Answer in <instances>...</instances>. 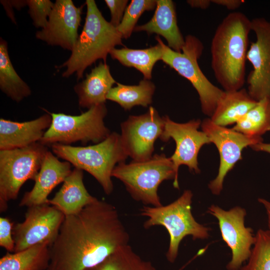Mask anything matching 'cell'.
I'll list each match as a JSON object with an SVG mask.
<instances>
[{"instance_id":"d6986e66","label":"cell","mask_w":270,"mask_h":270,"mask_svg":"<svg viewBox=\"0 0 270 270\" xmlns=\"http://www.w3.org/2000/svg\"><path fill=\"white\" fill-rule=\"evenodd\" d=\"M134 32H146L163 36L168 46L177 52H182L185 44L177 24L174 2L171 0H158L154 14L146 24L136 26Z\"/></svg>"},{"instance_id":"44dd1931","label":"cell","mask_w":270,"mask_h":270,"mask_svg":"<svg viewBox=\"0 0 270 270\" xmlns=\"http://www.w3.org/2000/svg\"><path fill=\"white\" fill-rule=\"evenodd\" d=\"M115 83L109 66L106 62H100L86 75L85 79L74 86L79 106L89 109L105 104L106 96Z\"/></svg>"},{"instance_id":"e575fe53","label":"cell","mask_w":270,"mask_h":270,"mask_svg":"<svg viewBox=\"0 0 270 270\" xmlns=\"http://www.w3.org/2000/svg\"><path fill=\"white\" fill-rule=\"evenodd\" d=\"M187 3L192 8L207 9L212 3L211 0H188Z\"/></svg>"},{"instance_id":"7402d4cb","label":"cell","mask_w":270,"mask_h":270,"mask_svg":"<svg viewBox=\"0 0 270 270\" xmlns=\"http://www.w3.org/2000/svg\"><path fill=\"white\" fill-rule=\"evenodd\" d=\"M257 102L245 88L224 91L210 119L215 124L222 126L236 124Z\"/></svg>"},{"instance_id":"30bf717a","label":"cell","mask_w":270,"mask_h":270,"mask_svg":"<svg viewBox=\"0 0 270 270\" xmlns=\"http://www.w3.org/2000/svg\"><path fill=\"white\" fill-rule=\"evenodd\" d=\"M64 214L49 204L28 207L24 220L14 225V252L40 244L50 246L56 240Z\"/></svg>"},{"instance_id":"4fadbf2b","label":"cell","mask_w":270,"mask_h":270,"mask_svg":"<svg viewBox=\"0 0 270 270\" xmlns=\"http://www.w3.org/2000/svg\"><path fill=\"white\" fill-rule=\"evenodd\" d=\"M121 139L124 148L132 160L144 161L153 156L156 140L164 128V116L150 106L144 114L130 116L120 125Z\"/></svg>"},{"instance_id":"f1b7e54d","label":"cell","mask_w":270,"mask_h":270,"mask_svg":"<svg viewBox=\"0 0 270 270\" xmlns=\"http://www.w3.org/2000/svg\"><path fill=\"white\" fill-rule=\"evenodd\" d=\"M240 270H270V233L259 229L246 264Z\"/></svg>"},{"instance_id":"8d00e7d4","label":"cell","mask_w":270,"mask_h":270,"mask_svg":"<svg viewBox=\"0 0 270 270\" xmlns=\"http://www.w3.org/2000/svg\"><path fill=\"white\" fill-rule=\"evenodd\" d=\"M254 150L270 154V143L261 142L250 146Z\"/></svg>"},{"instance_id":"603a6c76","label":"cell","mask_w":270,"mask_h":270,"mask_svg":"<svg viewBox=\"0 0 270 270\" xmlns=\"http://www.w3.org/2000/svg\"><path fill=\"white\" fill-rule=\"evenodd\" d=\"M156 40L158 44L147 48H114L110 54L112 58L118 60L123 66L132 67L140 71L143 74L144 79L150 80L154 64L162 60L164 54V42L158 36L156 37Z\"/></svg>"},{"instance_id":"8fae6325","label":"cell","mask_w":270,"mask_h":270,"mask_svg":"<svg viewBox=\"0 0 270 270\" xmlns=\"http://www.w3.org/2000/svg\"><path fill=\"white\" fill-rule=\"evenodd\" d=\"M200 126L219 152L220 162L218 174L208 184L212 194L219 195L223 188L225 177L236 163L242 159V150L248 146L263 142V139L262 137L246 136L232 128L217 125L210 118L204 119Z\"/></svg>"},{"instance_id":"6da1fadb","label":"cell","mask_w":270,"mask_h":270,"mask_svg":"<svg viewBox=\"0 0 270 270\" xmlns=\"http://www.w3.org/2000/svg\"><path fill=\"white\" fill-rule=\"evenodd\" d=\"M129 240L115 206L98 199L78 214L65 216L50 246L46 270H86L128 245Z\"/></svg>"},{"instance_id":"4dcf8cb0","label":"cell","mask_w":270,"mask_h":270,"mask_svg":"<svg viewBox=\"0 0 270 270\" xmlns=\"http://www.w3.org/2000/svg\"><path fill=\"white\" fill-rule=\"evenodd\" d=\"M54 4L50 0H26L28 14L36 28L46 26Z\"/></svg>"},{"instance_id":"4316f807","label":"cell","mask_w":270,"mask_h":270,"mask_svg":"<svg viewBox=\"0 0 270 270\" xmlns=\"http://www.w3.org/2000/svg\"><path fill=\"white\" fill-rule=\"evenodd\" d=\"M246 136L262 137L270 131V99L266 98L242 116L232 128Z\"/></svg>"},{"instance_id":"8992f818","label":"cell","mask_w":270,"mask_h":270,"mask_svg":"<svg viewBox=\"0 0 270 270\" xmlns=\"http://www.w3.org/2000/svg\"><path fill=\"white\" fill-rule=\"evenodd\" d=\"M193 194L185 190L176 200L166 206H144L140 210L142 216L148 218L144 227L149 228L156 226H164L168 232L170 242L166 257L168 262L176 260L180 244L186 236L194 240L208 238L210 228L198 222L192 212Z\"/></svg>"},{"instance_id":"cb8c5ba5","label":"cell","mask_w":270,"mask_h":270,"mask_svg":"<svg viewBox=\"0 0 270 270\" xmlns=\"http://www.w3.org/2000/svg\"><path fill=\"white\" fill-rule=\"evenodd\" d=\"M50 261V246L37 244L20 252H8L0 259V270H46Z\"/></svg>"},{"instance_id":"7c38bea8","label":"cell","mask_w":270,"mask_h":270,"mask_svg":"<svg viewBox=\"0 0 270 270\" xmlns=\"http://www.w3.org/2000/svg\"><path fill=\"white\" fill-rule=\"evenodd\" d=\"M207 212L217 219L222 240L231 250L226 269L240 270L250 258L256 240L252 229L244 224L246 210L236 206L226 210L212 204Z\"/></svg>"},{"instance_id":"9a60e30c","label":"cell","mask_w":270,"mask_h":270,"mask_svg":"<svg viewBox=\"0 0 270 270\" xmlns=\"http://www.w3.org/2000/svg\"><path fill=\"white\" fill-rule=\"evenodd\" d=\"M256 40L251 43L246 60L252 66L247 78L248 92L256 101L270 99V22L264 18L251 20Z\"/></svg>"},{"instance_id":"2e32d148","label":"cell","mask_w":270,"mask_h":270,"mask_svg":"<svg viewBox=\"0 0 270 270\" xmlns=\"http://www.w3.org/2000/svg\"><path fill=\"white\" fill-rule=\"evenodd\" d=\"M82 8L76 6L72 0H56L46 25L36 32V38L72 52L79 36Z\"/></svg>"},{"instance_id":"52a82bcc","label":"cell","mask_w":270,"mask_h":270,"mask_svg":"<svg viewBox=\"0 0 270 270\" xmlns=\"http://www.w3.org/2000/svg\"><path fill=\"white\" fill-rule=\"evenodd\" d=\"M107 112L103 104L78 116L50 112L51 124L39 142L46 146L54 144L70 145L79 141L83 144L89 142L98 144L111 133L104 123Z\"/></svg>"},{"instance_id":"5b68a950","label":"cell","mask_w":270,"mask_h":270,"mask_svg":"<svg viewBox=\"0 0 270 270\" xmlns=\"http://www.w3.org/2000/svg\"><path fill=\"white\" fill-rule=\"evenodd\" d=\"M112 176L124 184L134 200L152 206H162L158 190L162 182L173 180L174 187L179 188L172 162L164 154H154L144 161L118 164Z\"/></svg>"},{"instance_id":"ba28073f","label":"cell","mask_w":270,"mask_h":270,"mask_svg":"<svg viewBox=\"0 0 270 270\" xmlns=\"http://www.w3.org/2000/svg\"><path fill=\"white\" fill-rule=\"evenodd\" d=\"M48 148L38 142L26 147L0 150V211L8 202L16 199L20 190L28 180H34Z\"/></svg>"},{"instance_id":"9c48e42d","label":"cell","mask_w":270,"mask_h":270,"mask_svg":"<svg viewBox=\"0 0 270 270\" xmlns=\"http://www.w3.org/2000/svg\"><path fill=\"white\" fill-rule=\"evenodd\" d=\"M162 60L187 79L196 90L202 112L211 117L224 91L212 84L202 71L198 60L204 46L198 38L192 35L185 38L182 52H177L163 44Z\"/></svg>"},{"instance_id":"e0dca14e","label":"cell","mask_w":270,"mask_h":270,"mask_svg":"<svg viewBox=\"0 0 270 270\" xmlns=\"http://www.w3.org/2000/svg\"><path fill=\"white\" fill-rule=\"evenodd\" d=\"M71 164L60 161L48 151L35 180L32 188L25 192L19 203L20 206L48 204V196L58 184L63 182L72 172Z\"/></svg>"},{"instance_id":"3957f363","label":"cell","mask_w":270,"mask_h":270,"mask_svg":"<svg viewBox=\"0 0 270 270\" xmlns=\"http://www.w3.org/2000/svg\"><path fill=\"white\" fill-rule=\"evenodd\" d=\"M84 24L70 58L58 68H66L62 76L76 73L77 80L83 78L85 70L101 59L106 62L110 52L123 45L122 36L116 28L102 16L94 0H86Z\"/></svg>"},{"instance_id":"484cf974","label":"cell","mask_w":270,"mask_h":270,"mask_svg":"<svg viewBox=\"0 0 270 270\" xmlns=\"http://www.w3.org/2000/svg\"><path fill=\"white\" fill-rule=\"evenodd\" d=\"M0 88L18 102L32 94L30 86L15 70L8 55L7 42L2 38L0 40Z\"/></svg>"},{"instance_id":"d590c367","label":"cell","mask_w":270,"mask_h":270,"mask_svg":"<svg viewBox=\"0 0 270 270\" xmlns=\"http://www.w3.org/2000/svg\"><path fill=\"white\" fill-rule=\"evenodd\" d=\"M258 202L261 204L264 208L267 215L268 226V230L270 233V202L263 198H259Z\"/></svg>"},{"instance_id":"836d02e7","label":"cell","mask_w":270,"mask_h":270,"mask_svg":"<svg viewBox=\"0 0 270 270\" xmlns=\"http://www.w3.org/2000/svg\"><path fill=\"white\" fill-rule=\"evenodd\" d=\"M212 3L226 8L229 10L238 8L244 2L242 0H211Z\"/></svg>"},{"instance_id":"ffe728a7","label":"cell","mask_w":270,"mask_h":270,"mask_svg":"<svg viewBox=\"0 0 270 270\" xmlns=\"http://www.w3.org/2000/svg\"><path fill=\"white\" fill-rule=\"evenodd\" d=\"M82 170L74 168L66 177L60 190L49 200L48 204L54 206L65 216L74 214L98 198L86 189Z\"/></svg>"},{"instance_id":"74e56055","label":"cell","mask_w":270,"mask_h":270,"mask_svg":"<svg viewBox=\"0 0 270 270\" xmlns=\"http://www.w3.org/2000/svg\"><path fill=\"white\" fill-rule=\"evenodd\" d=\"M0 2L4 6L8 16L15 23L16 20L12 11V6L10 4V0H0Z\"/></svg>"},{"instance_id":"5bb4252c","label":"cell","mask_w":270,"mask_h":270,"mask_svg":"<svg viewBox=\"0 0 270 270\" xmlns=\"http://www.w3.org/2000/svg\"><path fill=\"white\" fill-rule=\"evenodd\" d=\"M201 124L199 119L178 123L164 116V130L160 138L164 142L172 138L176 142V150L170 158L178 175L179 167L182 164L196 174L200 172L198 162V152L204 145L211 142L206 133L198 130Z\"/></svg>"},{"instance_id":"d6a6232c","label":"cell","mask_w":270,"mask_h":270,"mask_svg":"<svg viewBox=\"0 0 270 270\" xmlns=\"http://www.w3.org/2000/svg\"><path fill=\"white\" fill-rule=\"evenodd\" d=\"M104 2L110 12V22L114 26L117 28L121 22L128 1V0H106Z\"/></svg>"},{"instance_id":"f546056e","label":"cell","mask_w":270,"mask_h":270,"mask_svg":"<svg viewBox=\"0 0 270 270\" xmlns=\"http://www.w3.org/2000/svg\"><path fill=\"white\" fill-rule=\"evenodd\" d=\"M156 6L155 0H132L126 10L121 22L116 28L122 38H129L140 16L145 11L154 10Z\"/></svg>"},{"instance_id":"277c9868","label":"cell","mask_w":270,"mask_h":270,"mask_svg":"<svg viewBox=\"0 0 270 270\" xmlns=\"http://www.w3.org/2000/svg\"><path fill=\"white\" fill-rule=\"evenodd\" d=\"M52 146L53 152L75 168L86 170L100 184L106 194L114 189L112 172L116 166L128 156L120 134L112 132L102 142L86 146H73L60 144Z\"/></svg>"},{"instance_id":"7a4b0ae2","label":"cell","mask_w":270,"mask_h":270,"mask_svg":"<svg viewBox=\"0 0 270 270\" xmlns=\"http://www.w3.org/2000/svg\"><path fill=\"white\" fill-rule=\"evenodd\" d=\"M252 22L244 14H228L217 27L210 46L211 66L225 92L242 88Z\"/></svg>"},{"instance_id":"83f0119b","label":"cell","mask_w":270,"mask_h":270,"mask_svg":"<svg viewBox=\"0 0 270 270\" xmlns=\"http://www.w3.org/2000/svg\"><path fill=\"white\" fill-rule=\"evenodd\" d=\"M86 270H156L152 263L142 260L129 245L109 256L98 264Z\"/></svg>"},{"instance_id":"d4e9b609","label":"cell","mask_w":270,"mask_h":270,"mask_svg":"<svg viewBox=\"0 0 270 270\" xmlns=\"http://www.w3.org/2000/svg\"><path fill=\"white\" fill-rule=\"evenodd\" d=\"M116 84L108 92L106 100L116 102L124 110L136 106L147 107L152 103L156 86L150 80L144 79L138 85Z\"/></svg>"},{"instance_id":"ac0fdd59","label":"cell","mask_w":270,"mask_h":270,"mask_svg":"<svg viewBox=\"0 0 270 270\" xmlns=\"http://www.w3.org/2000/svg\"><path fill=\"white\" fill-rule=\"evenodd\" d=\"M52 118L50 112L26 122L0 120V150L26 147L40 142L50 128Z\"/></svg>"},{"instance_id":"1f68e13d","label":"cell","mask_w":270,"mask_h":270,"mask_svg":"<svg viewBox=\"0 0 270 270\" xmlns=\"http://www.w3.org/2000/svg\"><path fill=\"white\" fill-rule=\"evenodd\" d=\"M14 223L6 217L0 218V246L8 252H14V242L12 235Z\"/></svg>"}]
</instances>
